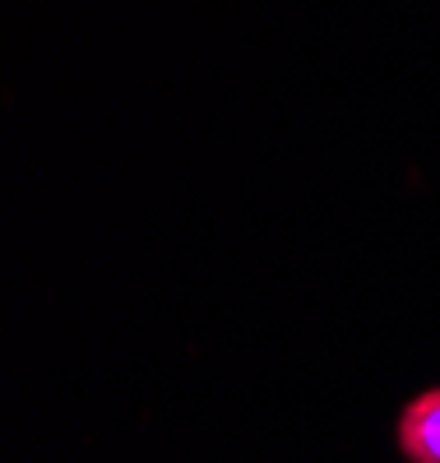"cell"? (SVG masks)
<instances>
[{
    "label": "cell",
    "mask_w": 440,
    "mask_h": 463,
    "mask_svg": "<svg viewBox=\"0 0 440 463\" xmlns=\"http://www.w3.org/2000/svg\"><path fill=\"white\" fill-rule=\"evenodd\" d=\"M398 449H404L408 463H440V390H426L404 408Z\"/></svg>",
    "instance_id": "6da1fadb"
}]
</instances>
